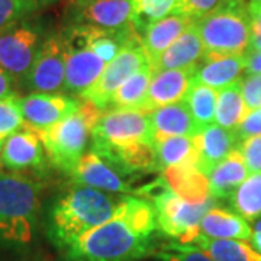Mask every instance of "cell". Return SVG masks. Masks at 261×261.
<instances>
[{"mask_svg": "<svg viewBox=\"0 0 261 261\" xmlns=\"http://www.w3.org/2000/svg\"><path fill=\"white\" fill-rule=\"evenodd\" d=\"M155 231L154 206L125 195L111 219L82 235L65 251L70 261H137L149 254Z\"/></svg>", "mask_w": 261, "mask_h": 261, "instance_id": "obj_1", "label": "cell"}, {"mask_svg": "<svg viewBox=\"0 0 261 261\" xmlns=\"http://www.w3.org/2000/svg\"><path fill=\"white\" fill-rule=\"evenodd\" d=\"M122 197L82 185L70 189L49 214L53 241L61 248H68L82 235L111 219Z\"/></svg>", "mask_w": 261, "mask_h": 261, "instance_id": "obj_2", "label": "cell"}, {"mask_svg": "<svg viewBox=\"0 0 261 261\" xmlns=\"http://www.w3.org/2000/svg\"><path fill=\"white\" fill-rule=\"evenodd\" d=\"M39 205V183L22 174L0 173V240L16 245L31 243Z\"/></svg>", "mask_w": 261, "mask_h": 261, "instance_id": "obj_3", "label": "cell"}, {"mask_svg": "<svg viewBox=\"0 0 261 261\" xmlns=\"http://www.w3.org/2000/svg\"><path fill=\"white\" fill-rule=\"evenodd\" d=\"M103 111L89 100H82L80 106L71 116L58 122L54 126L35 132L41 140L49 161L71 174L82 159L94 125L100 119Z\"/></svg>", "mask_w": 261, "mask_h": 261, "instance_id": "obj_4", "label": "cell"}, {"mask_svg": "<svg viewBox=\"0 0 261 261\" xmlns=\"http://www.w3.org/2000/svg\"><path fill=\"white\" fill-rule=\"evenodd\" d=\"M137 195L152 199L157 229L160 232L170 238H176L178 244L187 245L195 241L203 216L215 206L214 197L205 203H189L168 187L164 177L159 178L152 185L138 189Z\"/></svg>", "mask_w": 261, "mask_h": 261, "instance_id": "obj_5", "label": "cell"}, {"mask_svg": "<svg viewBox=\"0 0 261 261\" xmlns=\"http://www.w3.org/2000/svg\"><path fill=\"white\" fill-rule=\"evenodd\" d=\"M205 51L245 56L250 45L251 18L245 0H229L205 18L195 20Z\"/></svg>", "mask_w": 261, "mask_h": 261, "instance_id": "obj_6", "label": "cell"}, {"mask_svg": "<svg viewBox=\"0 0 261 261\" xmlns=\"http://www.w3.org/2000/svg\"><path fill=\"white\" fill-rule=\"evenodd\" d=\"M42 25L27 18L0 34V67L15 82H23L44 42Z\"/></svg>", "mask_w": 261, "mask_h": 261, "instance_id": "obj_7", "label": "cell"}, {"mask_svg": "<svg viewBox=\"0 0 261 261\" xmlns=\"http://www.w3.org/2000/svg\"><path fill=\"white\" fill-rule=\"evenodd\" d=\"M93 148L121 147L134 142L152 144L149 113L141 109L112 108L102 113L92 130Z\"/></svg>", "mask_w": 261, "mask_h": 261, "instance_id": "obj_8", "label": "cell"}, {"mask_svg": "<svg viewBox=\"0 0 261 261\" xmlns=\"http://www.w3.org/2000/svg\"><path fill=\"white\" fill-rule=\"evenodd\" d=\"M145 65L149 64L145 49L142 47V38H135L122 48L112 61L106 64L100 77L90 89L84 92L82 99L92 102L99 109L105 111L118 87Z\"/></svg>", "mask_w": 261, "mask_h": 261, "instance_id": "obj_9", "label": "cell"}, {"mask_svg": "<svg viewBox=\"0 0 261 261\" xmlns=\"http://www.w3.org/2000/svg\"><path fill=\"white\" fill-rule=\"evenodd\" d=\"M64 79L65 45L58 32L45 37L23 83L35 93H60L64 92Z\"/></svg>", "mask_w": 261, "mask_h": 261, "instance_id": "obj_10", "label": "cell"}, {"mask_svg": "<svg viewBox=\"0 0 261 261\" xmlns=\"http://www.w3.org/2000/svg\"><path fill=\"white\" fill-rule=\"evenodd\" d=\"M129 0H70L67 8L68 25H89L118 31L132 25Z\"/></svg>", "mask_w": 261, "mask_h": 261, "instance_id": "obj_11", "label": "cell"}, {"mask_svg": "<svg viewBox=\"0 0 261 261\" xmlns=\"http://www.w3.org/2000/svg\"><path fill=\"white\" fill-rule=\"evenodd\" d=\"M80 100L60 93H31L20 97L27 129L44 130L77 112Z\"/></svg>", "mask_w": 261, "mask_h": 261, "instance_id": "obj_12", "label": "cell"}, {"mask_svg": "<svg viewBox=\"0 0 261 261\" xmlns=\"http://www.w3.org/2000/svg\"><path fill=\"white\" fill-rule=\"evenodd\" d=\"M122 174L123 173H121L112 163L90 149L82 155L70 176L77 185L82 186L99 189L108 193L135 195V190L130 187L129 181L122 177Z\"/></svg>", "mask_w": 261, "mask_h": 261, "instance_id": "obj_13", "label": "cell"}, {"mask_svg": "<svg viewBox=\"0 0 261 261\" xmlns=\"http://www.w3.org/2000/svg\"><path fill=\"white\" fill-rule=\"evenodd\" d=\"M64 92L83 96L103 73L106 63L89 47L65 44Z\"/></svg>", "mask_w": 261, "mask_h": 261, "instance_id": "obj_14", "label": "cell"}, {"mask_svg": "<svg viewBox=\"0 0 261 261\" xmlns=\"http://www.w3.org/2000/svg\"><path fill=\"white\" fill-rule=\"evenodd\" d=\"M193 74L195 68L163 70L154 73L145 99L141 103V111L149 113L163 106L185 100L187 92L193 83Z\"/></svg>", "mask_w": 261, "mask_h": 261, "instance_id": "obj_15", "label": "cell"}, {"mask_svg": "<svg viewBox=\"0 0 261 261\" xmlns=\"http://www.w3.org/2000/svg\"><path fill=\"white\" fill-rule=\"evenodd\" d=\"M243 73H245V56L205 51L200 63L195 67L193 82L221 90L240 82Z\"/></svg>", "mask_w": 261, "mask_h": 261, "instance_id": "obj_16", "label": "cell"}, {"mask_svg": "<svg viewBox=\"0 0 261 261\" xmlns=\"http://www.w3.org/2000/svg\"><path fill=\"white\" fill-rule=\"evenodd\" d=\"M192 141L197 152V168L206 176L240 144L235 130L225 129L216 123L196 132Z\"/></svg>", "mask_w": 261, "mask_h": 261, "instance_id": "obj_17", "label": "cell"}, {"mask_svg": "<svg viewBox=\"0 0 261 261\" xmlns=\"http://www.w3.org/2000/svg\"><path fill=\"white\" fill-rule=\"evenodd\" d=\"M205 54V47L195 22L180 35V37L161 54V56L149 64L152 73L163 70H186L195 68L200 63Z\"/></svg>", "mask_w": 261, "mask_h": 261, "instance_id": "obj_18", "label": "cell"}, {"mask_svg": "<svg viewBox=\"0 0 261 261\" xmlns=\"http://www.w3.org/2000/svg\"><path fill=\"white\" fill-rule=\"evenodd\" d=\"M44 145L34 130L23 129L13 134L0 151V163L9 170L41 168L45 164Z\"/></svg>", "mask_w": 261, "mask_h": 261, "instance_id": "obj_19", "label": "cell"}, {"mask_svg": "<svg viewBox=\"0 0 261 261\" xmlns=\"http://www.w3.org/2000/svg\"><path fill=\"white\" fill-rule=\"evenodd\" d=\"M149 122L152 144L170 137H193L197 132L192 113L185 100L149 112Z\"/></svg>", "mask_w": 261, "mask_h": 261, "instance_id": "obj_20", "label": "cell"}, {"mask_svg": "<svg viewBox=\"0 0 261 261\" xmlns=\"http://www.w3.org/2000/svg\"><path fill=\"white\" fill-rule=\"evenodd\" d=\"M168 187L189 203H205L211 196L209 178L202 173L196 163L173 166L163 173Z\"/></svg>", "mask_w": 261, "mask_h": 261, "instance_id": "obj_21", "label": "cell"}, {"mask_svg": "<svg viewBox=\"0 0 261 261\" xmlns=\"http://www.w3.org/2000/svg\"><path fill=\"white\" fill-rule=\"evenodd\" d=\"M248 174L243 152L237 147L207 174L211 196L214 199H229Z\"/></svg>", "mask_w": 261, "mask_h": 261, "instance_id": "obj_22", "label": "cell"}, {"mask_svg": "<svg viewBox=\"0 0 261 261\" xmlns=\"http://www.w3.org/2000/svg\"><path fill=\"white\" fill-rule=\"evenodd\" d=\"M199 235L214 240H251L252 229L247 219L228 209L214 206L203 216Z\"/></svg>", "mask_w": 261, "mask_h": 261, "instance_id": "obj_23", "label": "cell"}, {"mask_svg": "<svg viewBox=\"0 0 261 261\" xmlns=\"http://www.w3.org/2000/svg\"><path fill=\"white\" fill-rule=\"evenodd\" d=\"M192 22L195 20L183 15L171 13L145 29L141 38L148 64H152L192 25Z\"/></svg>", "mask_w": 261, "mask_h": 261, "instance_id": "obj_24", "label": "cell"}, {"mask_svg": "<svg viewBox=\"0 0 261 261\" xmlns=\"http://www.w3.org/2000/svg\"><path fill=\"white\" fill-rule=\"evenodd\" d=\"M190 245L207 254L214 261H261V254L241 240H214L197 235Z\"/></svg>", "mask_w": 261, "mask_h": 261, "instance_id": "obj_25", "label": "cell"}, {"mask_svg": "<svg viewBox=\"0 0 261 261\" xmlns=\"http://www.w3.org/2000/svg\"><path fill=\"white\" fill-rule=\"evenodd\" d=\"M247 113L248 109L244 102L241 82L229 84L224 89L218 90L216 109H215L216 125L228 130H237Z\"/></svg>", "mask_w": 261, "mask_h": 261, "instance_id": "obj_26", "label": "cell"}, {"mask_svg": "<svg viewBox=\"0 0 261 261\" xmlns=\"http://www.w3.org/2000/svg\"><path fill=\"white\" fill-rule=\"evenodd\" d=\"M155 149V170L164 173L173 166L185 163L197 164V152L192 137H170L154 144Z\"/></svg>", "mask_w": 261, "mask_h": 261, "instance_id": "obj_27", "label": "cell"}, {"mask_svg": "<svg viewBox=\"0 0 261 261\" xmlns=\"http://www.w3.org/2000/svg\"><path fill=\"white\" fill-rule=\"evenodd\" d=\"M154 77L149 65L141 68L138 73L130 75L129 79L118 87V90L109 99L108 108L118 109H140L141 103L145 99L149 83Z\"/></svg>", "mask_w": 261, "mask_h": 261, "instance_id": "obj_28", "label": "cell"}, {"mask_svg": "<svg viewBox=\"0 0 261 261\" xmlns=\"http://www.w3.org/2000/svg\"><path fill=\"white\" fill-rule=\"evenodd\" d=\"M216 97L218 90L207 87L205 84L193 82L187 92L185 102L189 106L192 118L196 125L197 132L205 129L206 126L215 122V109H216Z\"/></svg>", "mask_w": 261, "mask_h": 261, "instance_id": "obj_29", "label": "cell"}, {"mask_svg": "<svg viewBox=\"0 0 261 261\" xmlns=\"http://www.w3.org/2000/svg\"><path fill=\"white\" fill-rule=\"evenodd\" d=\"M231 206L247 221L261 218V173L250 174L229 197Z\"/></svg>", "mask_w": 261, "mask_h": 261, "instance_id": "obj_30", "label": "cell"}, {"mask_svg": "<svg viewBox=\"0 0 261 261\" xmlns=\"http://www.w3.org/2000/svg\"><path fill=\"white\" fill-rule=\"evenodd\" d=\"M178 0H130L132 18L130 22L142 37L145 29L152 23L173 13Z\"/></svg>", "mask_w": 261, "mask_h": 261, "instance_id": "obj_31", "label": "cell"}, {"mask_svg": "<svg viewBox=\"0 0 261 261\" xmlns=\"http://www.w3.org/2000/svg\"><path fill=\"white\" fill-rule=\"evenodd\" d=\"M25 119L20 109V97L9 96L0 99V151L13 134L23 129Z\"/></svg>", "mask_w": 261, "mask_h": 261, "instance_id": "obj_32", "label": "cell"}, {"mask_svg": "<svg viewBox=\"0 0 261 261\" xmlns=\"http://www.w3.org/2000/svg\"><path fill=\"white\" fill-rule=\"evenodd\" d=\"M38 6L32 0H0V34L29 18Z\"/></svg>", "mask_w": 261, "mask_h": 261, "instance_id": "obj_33", "label": "cell"}, {"mask_svg": "<svg viewBox=\"0 0 261 261\" xmlns=\"http://www.w3.org/2000/svg\"><path fill=\"white\" fill-rule=\"evenodd\" d=\"M229 0H178L173 13L199 20L222 8Z\"/></svg>", "mask_w": 261, "mask_h": 261, "instance_id": "obj_34", "label": "cell"}, {"mask_svg": "<svg viewBox=\"0 0 261 261\" xmlns=\"http://www.w3.org/2000/svg\"><path fill=\"white\" fill-rule=\"evenodd\" d=\"M155 257L161 261H214L197 247L187 244H168L166 251L155 254Z\"/></svg>", "mask_w": 261, "mask_h": 261, "instance_id": "obj_35", "label": "cell"}, {"mask_svg": "<svg viewBox=\"0 0 261 261\" xmlns=\"http://www.w3.org/2000/svg\"><path fill=\"white\" fill-rule=\"evenodd\" d=\"M238 148L243 152L248 173H261V135L241 141L238 144Z\"/></svg>", "mask_w": 261, "mask_h": 261, "instance_id": "obj_36", "label": "cell"}, {"mask_svg": "<svg viewBox=\"0 0 261 261\" xmlns=\"http://www.w3.org/2000/svg\"><path fill=\"white\" fill-rule=\"evenodd\" d=\"M241 92L248 111L261 108V74H248L243 79Z\"/></svg>", "mask_w": 261, "mask_h": 261, "instance_id": "obj_37", "label": "cell"}, {"mask_svg": "<svg viewBox=\"0 0 261 261\" xmlns=\"http://www.w3.org/2000/svg\"><path fill=\"white\" fill-rule=\"evenodd\" d=\"M235 134H237L238 142L247 140V138H251V137L261 135V108L248 111L243 122L235 130Z\"/></svg>", "mask_w": 261, "mask_h": 261, "instance_id": "obj_38", "label": "cell"}, {"mask_svg": "<svg viewBox=\"0 0 261 261\" xmlns=\"http://www.w3.org/2000/svg\"><path fill=\"white\" fill-rule=\"evenodd\" d=\"M250 18H251V25H250L251 34H250V45L247 53H261V10L250 12Z\"/></svg>", "mask_w": 261, "mask_h": 261, "instance_id": "obj_39", "label": "cell"}, {"mask_svg": "<svg viewBox=\"0 0 261 261\" xmlns=\"http://www.w3.org/2000/svg\"><path fill=\"white\" fill-rule=\"evenodd\" d=\"M15 84H16L15 79L0 67V99L13 96L15 94L13 93L15 92Z\"/></svg>", "mask_w": 261, "mask_h": 261, "instance_id": "obj_40", "label": "cell"}, {"mask_svg": "<svg viewBox=\"0 0 261 261\" xmlns=\"http://www.w3.org/2000/svg\"><path fill=\"white\" fill-rule=\"evenodd\" d=\"M245 73L247 74H261V53H247L245 54Z\"/></svg>", "mask_w": 261, "mask_h": 261, "instance_id": "obj_41", "label": "cell"}, {"mask_svg": "<svg viewBox=\"0 0 261 261\" xmlns=\"http://www.w3.org/2000/svg\"><path fill=\"white\" fill-rule=\"evenodd\" d=\"M251 245L261 254V221L255 226V231L252 232Z\"/></svg>", "mask_w": 261, "mask_h": 261, "instance_id": "obj_42", "label": "cell"}, {"mask_svg": "<svg viewBox=\"0 0 261 261\" xmlns=\"http://www.w3.org/2000/svg\"><path fill=\"white\" fill-rule=\"evenodd\" d=\"M248 10H250V12L261 10V0H250V3H248Z\"/></svg>", "mask_w": 261, "mask_h": 261, "instance_id": "obj_43", "label": "cell"}, {"mask_svg": "<svg viewBox=\"0 0 261 261\" xmlns=\"http://www.w3.org/2000/svg\"><path fill=\"white\" fill-rule=\"evenodd\" d=\"M32 2L37 5L38 9H39V8H44V6H48V5L54 3V2H57V0H32Z\"/></svg>", "mask_w": 261, "mask_h": 261, "instance_id": "obj_44", "label": "cell"}, {"mask_svg": "<svg viewBox=\"0 0 261 261\" xmlns=\"http://www.w3.org/2000/svg\"><path fill=\"white\" fill-rule=\"evenodd\" d=\"M129 2H130V0H129Z\"/></svg>", "mask_w": 261, "mask_h": 261, "instance_id": "obj_45", "label": "cell"}]
</instances>
